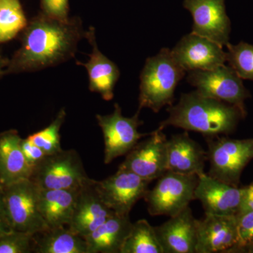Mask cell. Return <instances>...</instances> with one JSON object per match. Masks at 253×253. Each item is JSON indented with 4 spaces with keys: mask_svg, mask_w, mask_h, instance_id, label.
Segmentation results:
<instances>
[{
    "mask_svg": "<svg viewBox=\"0 0 253 253\" xmlns=\"http://www.w3.org/2000/svg\"><path fill=\"white\" fill-rule=\"evenodd\" d=\"M206 161L207 152L190 137L187 131L172 135L168 139V171L199 176L204 172Z\"/></svg>",
    "mask_w": 253,
    "mask_h": 253,
    "instance_id": "cell-19",
    "label": "cell"
},
{
    "mask_svg": "<svg viewBox=\"0 0 253 253\" xmlns=\"http://www.w3.org/2000/svg\"><path fill=\"white\" fill-rule=\"evenodd\" d=\"M169 116L160 127L169 126L201 133L206 138L229 134L235 130L246 111L200 94L198 91L181 94L179 102L167 109Z\"/></svg>",
    "mask_w": 253,
    "mask_h": 253,
    "instance_id": "cell-2",
    "label": "cell"
},
{
    "mask_svg": "<svg viewBox=\"0 0 253 253\" xmlns=\"http://www.w3.org/2000/svg\"><path fill=\"white\" fill-rule=\"evenodd\" d=\"M244 253H253V246H251V247L248 248L247 249L245 250Z\"/></svg>",
    "mask_w": 253,
    "mask_h": 253,
    "instance_id": "cell-35",
    "label": "cell"
},
{
    "mask_svg": "<svg viewBox=\"0 0 253 253\" xmlns=\"http://www.w3.org/2000/svg\"><path fill=\"white\" fill-rule=\"evenodd\" d=\"M183 6L194 20L192 33L221 46L229 42L231 21L226 14L225 0H184Z\"/></svg>",
    "mask_w": 253,
    "mask_h": 253,
    "instance_id": "cell-12",
    "label": "cell"
},
{
    "mask_svg": "<svg viewBox=\"0 0 253 253\" xmlns=\"http://www.w3.org/2000/svg\"><path fill=\"white\" fill-rule=\"evenodd\" d=\"M34 235L12 231L0 236V253H29L34 251Z\"/></svg>",
    "mask_w": 253,
    "mask_h": 253,
    "instance_id": "cell-28",
    "label": "cell"
},
{
    "mask_svg": "<svg viewBox=\"0 0 253 253\" xmlns=\"http://www.w3.org/2000/svg\"><path fill=\"white\" fill-rule=\"evenodd\" d=\"M35 237L34 252L38 253H88L85 239L68 226L49 228Z\"/></svg>",
    "mask_w": 253,
    "mask_h": 253,
    "instance_id": "cell-23",
    "label": "cell"
},
{
    "mask_svg": "<svg viewBox=\"0 0 253 253\" xmlns=\"http://www.w3.org/2000/svg\"><path fill=\"white\" fill-rule=\"evenodd\" d=\"M114 214L116 213L101 199L96 180L91 179L79 190L72 218L68 226L84 238Z\"/></svg>",
    "mask_w": 253,
    "mask_h": 253,
    "instance_id": "cell-15",
    "label": "cell"
},
{
    "mask_svg": "<svg viewBox=\"0 0 253 253\" xmlns=\"http://www.w3.org/2000/svg\"><path fill=\"white\" fill-rule=\"evenodd\" d=\"M185 74L168 48L148 58L140 75L138 110L147 108L158 113L164 106H172L176 86Z\"/></svg>",
    "mask_w": 253,
    "mask_h": 253,
    "instance_id": "cell-3",
    "label": "cell"
},
{
    "mask_svg": "<svg viewBox=\"0 0 253 253\" xmlns=\"http://www.w3.org/2000/svg\"><path fill=\"white\" fill-rule=\"evenodd\" d=\"M21 148L25 158L33 169V171L34 168L46 157V154L44 151L41 147L32 142L28 138L22 139Z\"/></svg>",
    "mask_w": 253,
    "mask_h": 253,
    "instance_id": "cell-31",
    "label": "cell"
},
{
    "mask_svg": "<svg viewBox=\"0 0 253 253\" xmlns=\"http://www.w3.org/2000/svg\"><path fill=\"white\" fill-rule=\"evenodd\" d=\"M167 142L163 129L159 126L134 146L119 168L127 169L150 182L158 179L168 171Z\"/></svg>",
    "mask_w": 253,
    "mask_h": 253,
    "instance_id": "cell-11",
    "label": "cell"
},
{
    "mask_svg": "<svg viewBox=\"0 0 253 253\" xmlns=\"http://www.w3.org/2000/svg\"><path fill=\"white\" fill-rule=\"evenodd\" d=\"M31 179L41 189H79L91 178L77 151L62 149L46 155L33 169Z\"/></svg>",
    "mask_w": 253,
    "mask_h": 253,
    "instance_id": "cell-6",
    "label": "cell"
},
{
    "mask_svg": "<svg viewBox=\"0 0 253 253\" xmlns=\"http://www.w3.org/2000/svg\"><path fill=\"white\" fill-rule=\"evenodd\" d=\"M21 141L15 129L0 133V186L31 179L33 169L23 155Z\"/></svg>",
    "mask_w": 253,
    "mask_h": 253,
    "instance_id": "cell-20",
    "label": "cell"
},
{
    "mask_svg": "<svg viewBox=\"0 0 253 253\" xmlns=\"http://www.w3.org/2000/svg\"><path fill=\"white\" fill-rule=\"evenodd\" d=\"M155 230L163 253H196L198 219L189 206Z\"/></svg>",
    "mask_w": 253,
    "mask_h": 253,
    "instance_id": "cell-16",
    "label": "cell"
},
{
    "mask_svg": "<svg viewBox=\"0 0 253 253\" xmlns=\"http://www.w3.org/2000/svg\"><path fill=\"white\" fill-rule=\"evenodd\" d=\"M188 83L200 94L219 100L246 111L244 102L250 97L243 80L234 69L225 64L208 71L188 72Z\"/></svg>",
    "mask_w": 253,
    "mask_h": 253,
    "instance_id": "cell-8",
    "label": "cell"
},
{
    "mask_svg": "<svg viewBox=\"0 0 253 253\" xmlns=\"http://www.w3.org/2000/svg\"><path fill=\"white\" fill-rule=\"evenodd\" d=\"M132 117H125L118 104H115L114 111L109 115H96V121L104 135V163L109 164L116 158L126 155L134 148L141 138L150 133L141 134L138 131L143 124L139 113Z\"/></svg>",
    "mask_w": 253,
    "mask_h": 253,
    "instance_id": "cell-9",
    "label": "cell"
},
{
    "mask_svg": "<svg viewBox=\"0 0 253 253\" xmlns=\"http://www.w3.org/2000/svg\"><path fill=\"white\" fill-rule=\"evenodd\" d=\"M236 241V215L206 214L198 219L196 253H229Z\"/></svg>",
    "mask_w": 253,
    "mask_h": 253,
    "instance_id": "cell-17",
    "label": "cell"
},
{
    "mask_svg": "<svg viewBox=\"0 0 253 253\" xmlns=\"http://www.w3.org/2000/svg\"><path fill=\"white\" fill-rule=\"evenodd\" d=\"M243 193L244 187L231 185L204 172L199 175L194 200L201 203L205 214L236 215Z\"/></svg>",
    "mask_w": 253,
    "mask_h": 253,
    "instance_id": "cell-14",
    "label": "cell"
},
{
    "mask_svg": "<svg viewBox=\"0 0 253 253\" xmlns=\"http://www.w3.org/2000/svg\"><path fill=\"white\" fill-rule=\"evenodd\" d=\"M9 59L4 57L1 51H0V78L4 76V71L7 66Z\"/></svg>",
    "mask_w": 253,
    "mask_h": 253,
    "instance_id": "cell-34",
    "label": "cell"
},
{
    "mask_svg": "<svg viewBox=\"0 0 253 253\" xmlns=\"http://www.w3.org/2000/svg\"><path fill=\"white\" fill-rule=\"evenodd\" d=\"M42 12L49 17L66 21L68 19V0H41Z\"/></svg>",
    "mask_w": 253,
    "mask_h": 253,
    "instance_id": "cell-30",
    "label": "cell"
},
{
    "mask_svg": "<svg viewBox=\"0 0 253 253\" xmlns=\"http://www.w3.org/2000/svg\"><path fill=\"white\" fill-rule=\"evenodd\" d=\"M249 212H253V183L244 187V193L237 214Z\"/></svg>",
    "mask_w": 253,
    "mask_h": 253,
    "instance_id": "cell-32",
    "label": "cell"
},
{
    "mask_svg": "<svg viewBox=\"0 0 253 253\" xmlns=\"http://www.w3.org/2000/svg\"><path fill=\"white\" fill-rule=\"evenodd\" d=\"M150 181L118 168L113 175L96 180V188L105 204L118 215H129L138 201L144 199Z\"/></svg>",
    "mask_w": 253,
    "mask_h": 253,
    "instance_id": "cell-10",
    "label": "cell"
},
{
    "mask_svg": "<svg viewBox=\"0 0 253 253\" xmlns=\"http://www.w3.org/2000/svg\"><path fill=\"white\" fill-rule=\"evenodd\" d=\"M1 187L6 215L13 230L36 235L49 229L40 211V188L36 183L26 179Z\"/></svg>",
    "mask_w": 253,
    "mask_h": 253,
    "instance_id": "cell-4",
    "label": "cell"
},
{
    "mask_svg": "<svg viewBox=\"0 0 253 253\" xmlns=\"http://www.w3.org/2000/svg\"><path fill=\"white\" fill-rule=\"evenodd\" d=\"M121 253H163L155 227L146 219L132 223Z\"/></svg>",
    "mask_w": 253,
    "mask_h": 253,
    "instance_id": "cell-24",
    "label": "cell"
},
{
    "mask_svg": "<svg viewBox=\"0 0 253 253\" xmlns=\"http://www.w3.org/2000/svg\"><path fill=\"white\" fill-rule=\"evenodd\" d=\"M66 117L64 109L60 110L57 116L44 129L28 136L32 142L41 147L46 155L55 154L62 150L60 130Z\"/></svg>",
    "mask_w": 253,
    "mask_h": 253,
    "instance_id": "cell-27",
    "label": "cell"
},
{
    "mask_svg": "<svg viewBox=\"0 0 253 253\" xmlns=\"http://www.w3.org/2000/svg\"><path fill=\"white\" fill-rule=\"evenodd\" d=\"M226 62L242 80L253 81V45L241 42L226 44Z\"/></svg>",
    "mask_w": 253,
    "mask_h": 253,
    "instance_id": "cell-26",
    "label": "cell"
},
{
    "mask_svg": "<svg viewBox=\"0 0 253 253\" xmlns=\"http://www.w3.org/2000/svg\"><path fill=\"white\" fill-rule=\"evenodd\" d=\"M171 52L186 72L208 71L226 62L223 46L192 32L183 37Z\"/></svg>",
    "mask_w": 253,
    "mask_h": 253,
    "instance_id": "cell-13",
    "label": "cell"
},
{
    "mask_svg": "<svg viewBox=\"0 0 253 253\" xmlns=\"http://www.w3.org/2000/svg\"><path fill=\"white\" fill-rule=\"evenodd\" d=\"M131 225L129 215L114 214L84 237L88 253H121Z\"/></svg>",
    "mask_w": 253,
    "mask_h": 253,
    "instance_id": "cell-21",
    "label": "cell"
},
{
    "mask_svg": "<svg viewBox=\"0 0 253 253\" xmlns=\"http://www.w3.org/2000/svg\"><path fill=\"white\" fill-rule=\"evenodd\" d=\"M236 217L237 241L229 253H244L253 246V212L237 214Z\"/></svg>",
    "mask_w": 253,
    "mask_h": 253,
    "instance_id": "cell-29",
    "label": "cell"
},
{
    "mask_svg": "<svg viewBox=\"0 0 253 253\" xmlns=\"http://www.w3.org/2000/svg\"><path fill=\"white\" fill-rule=\"evenodd\" d=\"M199 181L196 174H178L167 171L158 179L144 199L151 216L171 217L185 209L194 200V191Z\"/></svg>",
    "mask_w": 253,
    "mask_h": 253,
    "instance_id": "cell-7",
    "label": "cell"
},
{
    "mask_svg": "<svg viewBox=\"0 0 253 253\" xmlns=\"http://www.w3.org/2000/svg\"><path fill=\"white\" fill-rule=\"evenodd\" d=\"M28 23L20 0H0V44L14 39Z\"/></svg>",
    "mask_w": 253,
    "mask_h": 253,
    "instance_id": "cell-25",
    "label": "cell"
},
{
    "mask_svg": "<svg viewBox=\"0 0 253 253\" xmlns=\"http://www.w3.org/2000/svg\"><path fill=\"white\" fill-rule=\"evenodd\" d=\"M14 231L10 225L9 219L6 215L5 210L4 197H3V189L0 186V236Z\"/></svg>",
    "mask_w": 253,
    "mask_h": 253,
    "instance_id": "cell-33",
    "label": "cell"
},
{
    "mask_svg": "<svg viewBox=\"0 0 253 253\" xmlns=\"http://www.w3.org/2000/svg\"><path fill=\"white\" fill-rule=\"evenodd\" d=\"M208 175L239 186L244 168L253 158V139H235L225 136L206 138Z\"/></svg>",
    "mask_w": 253,
    "mask_h": 253,
    "instance_id": "cell-5",
    "label": "cell"
},
{
    "mask_svg": "<svg viewBox=\"0 0 253 253\" xmlns=\"http://www.w3.org/2000/svg\"><path fill=\"white\" fill-rule=\"evenodd\" d=\"M84 38L92 46V51L87 62L77 61L76 63L85 68L87 71L89 90L98 93L106 101H111L114 96L115 85L119 79V68L99 51L94 28L90 27L89 31L85 32Z\"/></svg>",
    "mask_w": 253,
    "mask_h": 253,
    "instance_id": "cell-18",
    "label": "cell"
},
{
    "mask_svg": "<svg viewBox=\"0 0 253 253\" xmlns=\"http://www.w3.org/2000/svg\"><path fill=\"white\" fill-rule=\"evenodd\" d=\"M84 36L80 18L61 21L40 13L23 30L21 46L9 59L4 76L35 72L66 62L74 57Z\"/></svg>",
    "mask_w": 253,
    "mask_h": 253,
    "instance_id": "cell-1",
    "label": "cell"
},
{
    "mask_svg": "<svg viewBox=\"0 0 253 253\" xmlns=\"http://www.w3.org/2000/svg\"><path fill=\"white\" fill-rule=\"evenodd\" d=\"M79 190L40 188V211L49 228L69 225Z\"/></svg>",
    "mask_w": 253,
    "mask_h": 253,
    "instance_id": "cell-22",
    "label": "cell"
}]
</instances>
